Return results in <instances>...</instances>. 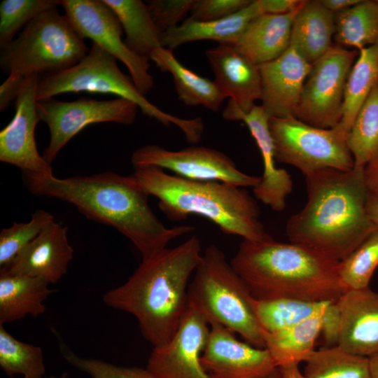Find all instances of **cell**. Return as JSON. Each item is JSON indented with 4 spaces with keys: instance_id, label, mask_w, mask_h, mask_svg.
I'll return each mask as SVG.
<instances>
[{
    "instance_id": "cell-1",
    "label": "cell",
    "mask_w": 378,
    "mask_h": 378,
    "mask_svg": "<svg viewBox=\"0 0 378 378\" xmlns=\"http://www.w3.org/2000/svg\"><path fill=\"white\" fill-rule=\"evenodd\" d=\"M29 192L74 205L88 219L116 229L148 259L173 239L195 230L192 225L165 227L151 209L149 195L134 176L105 172L91 176L57 178L22 174Z\"/></svg>"
},
{
    "instance_id": "cell-2",
    "label": "cell",
    "mask_w": 378,
    "mask_h": 378,
    "mask_svg": "<svg viewBox=\"0 0 378 378\" xmlns=\"http://www.w3.org/2000/svg\"><path fill=\"white\" fill-rule=\"evenodd\" d=\"M365 168L326 169L307 176V201L286 225L290 241L340 262L378 230L367 209Z\"/></svg>"
},
{
    "instance_id": "cell-3",
    "label": "cell",
    "mask_w": 378,
    "mask_h": 378,
    "mask_svg": "<svg viewBox=\"0 0 378 378\" xmlns=\"http://www.w3.org/2000/svg\"><path fill=\"white\" fill-rule=\"evenodd\" d=\"M202 255L200 240L192 235L177 246L142 260L125 283L104 295L103 301L133 315L153 347L166 344L186 312L188 281Z\"/></svg>"
},
{
    "instance_id": "cell-4",
    "label": "cell",
    "mask_w": 378,
    "mask_h": 378,
    "mask_svg": "<svg viewBox=\"0 0 378 378\" xmlns=\"http://www.w3.org/2000/svg\"><path fill=\"white\" fill-rule=\"evenodd\" d=\"M230 262L256 300L334 302L346 290L339 261L292 242L243 239Z\"/></svg>"
},
{
    "instance_id": "cell-5",
    "label": "cell",
    "mask_w": 378,
    "mask_h": 378,
    "mask_svg": "<svg viewBox=\"0 0 378 378\" xmlns=\"http://www.w3.org/2000/svg\"><path fill=\"white\" fill-rule=\"evenodd\" d=\"M132 174L171 220L190 215L206 218L227 234L262 241L272 239L260 220L256 200L244 188L220 181H192L154 166L134 167Z\"/></svg>"
},
{
    "instance_id": "cell-6",
    "label": "cell",
    "mask_w": 378,
    "mask_h": 378,
    "mask_svg": "<svg viewBox=\"0 0 378 378\" xmlns=\"http://www.w3.org/2000/svg\"><path fill=\"white\" fill-rule=\"evenodd\" d=\"M86 92L110 94L135 103L141 112L160 123L178 127L187 141L197 144L202 137L204 124L201 118L183 119L167 113L150 103L136 87L131 77L118 67L117 59L92 43L86 55L76 65L46 74L39 80L37 101L53 98L67 92Z\"/></svg>"
},
{
    "instance_id": "cell-7",
    "label": "cell",
    "mask_w": 378,
    "mask_h": 378,
    "mask_svg": "<svg viewBox=\"0 0 378 378\" xmlns=\"http://www.w3.org/2000/svg\"><path fill=\"white\" fill-rule=\"evenodd\" d=\"M254 298L226 260L211 244L202 253L188 288V301L207 318L239 334L249 344L265 348L264 330L257 319Z\"/></svg>"
},
{
    "instance_id": "cell-8",
    "label": "cell",
    "mask_w": 378,
    "mask_h": 378,
    "mask_svg": "<svg viewBox=\"0 0 378 378\" xmlns=\"http://www.w3.org/2000/svg\"><path fill=\"white\" fill-rule=\"evenodd\" d=\"M0 48L3 71L22 76L67 69L89 50L84 38L57 8L38 15L17 37Z\"/></svg>"
},
{
    "instance_id": "cell-9",
    "label": "cell",
    "mask_w": 378,
    "mask_h": 378,
    "mask_svg": "<svg viewBox=\"0 0 378 378\" xmlns=\"http://www.w3.org/2000/svg\"><path fill=\"white\" fill-rule=\"evenodd\" d=\"M270 129L276 160L298 168L305 176L326 169L349 171L354 167L346 136L335 128L316 127L289 117L270 118Z\"/></svg>"
},
{
    "instance_id": "cell-10",
    "label": "cell",
    "mask_w": 378,
    "mask_h": 378,
    "mask_svg": "<svg viewBox=\"0 0 378 378\" xmlns=\"http://www.w3.org/2000/svg\"><path fill=\"white\" fill-rule=\"evenodd\" d=\"M358 52L337 44L312 64L295 113L314 127L332 129L340 121L346 81Z\"/></svg>"
},
{
    "instance_id": "cell-11",
    "label": "cell",
    "mask_w": 378,
    "mask_h": 378,
    "mask_svg": "<svg viewBox=\"0 0 378 378\" xmlns=\"http://www.w3.org/2000/svg\"><path fill=\"white\" fill-rule=\"evenodd\" d=\"M138 108L133 102L120 97L110 100L80 97L72 102L54 98L37 101L38 118L47 124L50 134L49 144L43 155L44 159L51 164L62 148L89 125L99 122L132 125Z\"/></svg>"
},
{
    "instance_id": "cell-12",
    "label": "cell",
    "mask_w": 378,
    "mask_h": 378,
    "mask_svg": "<svg viewBox=\"0 0 378 378\" xmlns=\"http://www.w3.org/2000/svg\"><path fill=\"white\" fill-rule=\"evenodd\" d=\"M61 6L76 32L121 61L139 91L146 95L154 85L149 59L136 54L122 39V27L103 0H62Z\"/></svg>"
},
{
    "instance_id": "cell-13",
    "label": "cell",
    "mask_w": 378,
    "mask_h": 378,
    "mask_svg": "<svg viewBox=\"0 0 378 378\" xmlns=\"http://www.w3.org/2000/svg\"><path fill=\"white\" fill-rule=\"evenodd\" d=\"M131 162L134 168L154 166L189 180L220 181L241 188H253L260 179L240 171L232 160L221 151L204 146L171 150L148 144L133 152Z\"/></svg>"
},
{
    "instance_id": "cell-14",
    "label": "cell",
    "mask_w": 378,
    "mask_h": 378,
    "mask_svg": "<svg viewBox=\"0 0 378 378\" xmlns=\"http://www.w3.org/2000/svg\"><path fill=\"white\" fill-rule=\"evenodd\" d=\"M206 316L191 302L172 339L153 347L146 368L158 378H211L201 363L210 331Z\"/></svg>"
},
{
    "instance_id": "cell-15",
    "label": "cell",
    "mask_w": 378,
    "mask_h": 378,
    "mask_svg": "<svg viewBox=\"0 0 378 378\" xmlns=\"http://www.w3.org/2000/svg\"><path fill=\"white\" fill-rule=\"evenodd\" d=\"M38 76L24 77L15 101V113L0 132V161L18 167L22 174L52 175L51 164L37 148L35 129L40 121L36 111Z\"/></svg>"
},
{
    "instance_id": "cell-16",
    "label": "cell",
    "mask_w": 378,
    "mask_h": 378,
    "mask_svg": "<svg viewBox=\"0 0 378 378\" xmlns=\"http://www.w3.org/2000/svg\"><path fill=\"white\" fill-rule=\"evenodd\" d=\"M234 333L210 323L201 363L211 378H262L277 368L267 349L242 342Z\"/></svg>"
},
{
    "instance_id": "cell-17",
    "label": "cell",
    "mask_w": 378,
    "mask_h": 378,
    "mask_svg": "<svg viewBox=\"0 0 378 378\" xmlns=\"http://www.w3.org/2000/svg\"><path fill=\"white\" fill-rule=\"evenodd\" d=\"M311 67L291 47L276 59L258 65L261 105L270 118L295 117Z\"/></svg>"
},
{
    "instance_id": "cell-18",
    "label": "cell",
    "mask_w": 378,
    "mask_h": 378,
    "mask_svg": "<svg viewBox=\"0 0 378 378\" xmlns=\"http://www.w3.org/2000/svg\"><path fill=\"white\" fill-rule=\"evenodd\" d=\"M341 326L338 346L360 356L378 355V292L347 289L337 301Z\"/></svg>"
},
{
    "instance_id": "cell-19",
    "label": "cell",
    "mask_w": 378,
    "mask_h": 378,
    "mask_svg": "<svg viewBox=\"0 0 378 378\" xmlns=\"http://www.w3.org/2000/svg\"><path fill=\"white\" fill-rule=\"evenodd\" d=\"M67 230L66 227L52 222L0 271L57 283L66 273L73 259L74 248L69 242Z\"/></svg>"
},
{
    "instance_id": "cell-20",
    "label": "cell",
    "mask_w": 378,
    "mask_h": 378,
    "mask_svg": "<svg viewBox=\"0 0 378 378\" xmlns=\"http://www.w3.org/2000/svg\"><path fill=\"white\" fill-rule=\"evenodd\" d=\"M205 55L213 69L215 83L229 103L248 112L261 98V80L258 65L232 46L218 44Z\"/></svg>"
},
{
    "instance_id": "cell-21",
    "label": "cell",
    "mask_w": 378,
    "mask_h": 378,
    "mask_svg": "<svg viewBox=\"0 0 378 378\" xmlns=\"http://www.w3.org/2000/svg\"><path fill=\"white\" fill-rule=\"evenodd\" d=\"M300 7L285 14L255 18L231 46L257 65L276 59L290 47L293 22Z\"/></svg>"
},
{
    "instance_id": "cell-22",
    "label": "cell",
    "mask_w": 378,
    "mask_h": 378,
    "mask_svg": "<svg viewBox=\"0 0 378 378\" xmlns=\"http://www.w3.org/2000/svg\"><path fill=\"white\" fill-rule=\"evenodd\" d=\"M264 14L260 0H253L235 13L211 21H197L190 18L162 35V46L173 49L187 43L213 40L218 44L232 45L248 23Z\"/></svg>"
},
{
    "instance_id": "cell-23",
    "label": "cell",
    "mask_w": 378,
    "mask_h": 378,
    "mask_svg": "<svg viewBox=\"0 0 378 378\" xmlns=\"http://www.w3.org/2000/svg\"><path fill=\"white\" fill-rule=\"evenodd\" d=\"M335 34L334 13L320 0H304L293 22L290 47L312 64L334 45Z\"/></svg>"
},
{
    "instance_id": "cell-24",
    "label": "cell",
    "mask_w": 378,
    "mask_h": 378,
    "mask_svg": "<svg viewBox=\"0 0 378 378\" xmlns=\"http://www.w3.org/2000/svg\"><path fill=\"white\" fill-rule=\"evenodd\" d=\"M49 284L40 277L0 271V324L43 314L44 302L54 292Z\"/></svg>"
},
{
    "instance_id": "cell-25",
    "label": "cell",
    "mask_w": 378,
    "mask_h": 378,
    "mask_svg": "<svg viewBox=\"0 0 378 378\" xmlns=\"http://www.w3.org/2000/svg\"><path fill=\"white\" fill-rule=\"evenodd\" d=\"M156 66L173 78L178 99L187 106H203L218 111L226 98L215 81L204 78L182 64L172 50L161 47L150 56Z\"/></svg>"
},
{
    "instance_id": "cell-26",
    "label": "cell",
    "mask_w": 378,
    "mask_h": 378,
    "mask_svg": "<svg viewBox=\"0 0 378 378\" xmlns=\"http://www.w3.org/2000/svg\"><path fill=\"white\" fill-rule=\"evenodd\" d=\"M323 310L292 327L274 332H264L265 348L277 368L299 365L309 358L321 334Z\"/></svg>"
},
{
    "instance_id": "cell-27",
    "label": "cell",
    "mask_w": 378,
    "mask_h": 378,
    "mask_svg": "<svg viewBox=\"0 0 378 378\" xmlns=\"http://www.w3.org/2000/svg\"><path fill=\"white\" fill-rule=\"evenodd\" d=\"M113 11L124 29L127 46L136 54L150 59L162 46V32L155 23L148 4L140 0H103Z\"/></svg>"
},
{
    "instance_id": "cell-28",
    "label": "cell",
    "mask_w": 378,
    "mask_h": 378,
    "mask_svg": "<svg viewBox=\"0 0 378 378\" xmlns=\"http://www.w3.org/2000/svg\"><path fill=\"white\" fill-rule=\"evenodd\" d=\"M378 82V43L361 49L348 77L342 116L334 127L346 136L360 108Z\"/></svg>"
},
{
    "instance_id": "cell-29",
    "label": "cell",
    "mask_w": 378,
    "mask_h": 378,
    "mask_svg": "<svg viewBox=\"0 0 378 378\" xmlns=\"http://www.w3.org/2000/svg\"><path fill=\"white\" fill-rule=\"evenodd\" d=\"M334 15L337 45L359 51L378 43V1L360 0Z\"/></svg>"
},
{
    "instance_id": "cell-30",
    "label": "cell",
    "mask_w": 378,
    "mask_h": 378,
    "mask_svg": "<svg viewBox=\"0 0 378 378\" xmlns=\"http://www.w3.org/2000/svg\"><path fill=\"white\" fill-rule=\"evenodd\" d=\"M253 139L263 161V174L259 183L253 188L256 199L274 211L286 208V198L293 190V181L286 170L276 166L275 150L270 130L256 134Z\"/></svg>"
},
{
    "instance_id": "cell-31",
    "label": "cell",
    "mask_w": 378,
    "mask_h": 378,
    "mask_svg": "<svg viewBox=\"0 0 378 378\" xmlns=\"http://www.w3.org/2000/svg\"><path fill=\"white\" fill-rule=\"evenodd\" d=\"M328 303L330 302H313L290 298H254L253 307L264 332H274L311 318L323 311Z\"/></svg>"
},
{
    "instance_id": "cell-32",
    "label": "cell",
    "mask_w": 378,
    "mask_h": 378,
    "mask_svg": "<svg viewBox=\"0 0 378 378\" xmlns=\"http://www.w3.org/2000/svg\"><path fill=\"white\" fill-rule=\"evenodd\" d=\"M305 378H372L369 358L338 346L315 350L305 361Z\"/></svg>"
},
{
    "instance_id": "cell-33",
    "label": "cell",
    "mask_w": 378,
    "mask_h": 378,
    "mask_svg": "<svg viewBox=\"0 0 378 378\" xmlns=\"http://www.w3.org/2000/svg\"><path fill=\"white\" fill-rule=\"evenodd\" d=\"M346 141L354 166L365 167L378 160V82L358 113Z\"/></svg>"
},
{
    "instance_id": "cell-34",
    "label": "cell",
    "mask_w": 378,
    "mask_h": 378,
    "mask_svg": "<svg viewBox=\"0 0 378 378\" xmlns=\"http://www.w3.org/2000/svg\"><path fill=\"white\" fill-rule=\"evenodd\" d=\"M0 367L10 377L43 378L46 373L41 347L16 340L0 324Z\"/></svg>"
},
{
    "instance_id": "cell-35",
    "label": "cell",
    "mask_w": 378,
    "mask_h": 378,
    "mask_svg": "<svg viewBox=\"0 0 378 378\" xmlns=\"http://www.w3.org/2000/svg\"><path fill=\"white\" fill-rule=\"evenodd\" d=\"M377 267L378 230L340 262L339 277L346 290L368 288Z\"/></svg>"
},
{
    "instance_id": "cell-36",
    "label": "cell",
    "mask_w": 378,
    "mask_h": 378,
    "mask_svg": "<svg viewBox=\"0 0 378 378\" xmlns=\"http://www.w3.org/2000/svg\"><path fill=\"white\" fill-rule=\"evenodd\" d=\"M55 221L48 211L38 209L34 211L29 221L14 222L0 232V267L3 268L31 243L47 226Z\"/></svg>"
},
{
    "instance_id": "cell-37",
    "label": "cell",
    "mask_w": 378,
    "mask_h": 378,
    "mask_svg": "<svg viewBox=\"0 0 378 378\" xmlns=\"http://www.w3.org/2000/svg\"><path fill=\"white\" fill-rule=\"evenodd\" d=\"M59 5V0H3L0 4V47L13 41L18 31L38 15Z\"/></svg>"
},
{
    "instance_id": "cell-38",
    "label": "cell",
    "mask_w": 378,
    "mask_h": 378,
    "mask_svg": "<svg viewBox=\"0 0 378 378\" xmlns=\"http://www.w3.org/2000/svg\"><path fill=\"white\" fill-rule=\"evenodd\" d=\"M64 358L91 378H158L147 368L122 367L99 359L79 356L59 340Z\"/></svg>"
},
{
    "instance_id": "cell-39",
    "label": "cell",
    "mask_w": 378,
    "mask_h": 378,
    "mask_svg": "<svg viewBox=\"0 0 378 378\" xmlns=\"http://www.w3.org/2000/svg\"><path fill=\"white\" fill-rule=\"evenodd\" d=\"M195 0H152L148 6L151 16L163 33L177 26L188 12H190Z\"/></svg>"
},
{
    "instance_id": "cell-40",
    "label": "cell",
    "mask_w": 378,
    "mask_h": 378,
    "mask_svg": "<svg viewBox=\"0 0 378 378\" xmlns=\"http://www.w3.org/2000/svg\"><path fill=\"white\" fill-rule=\"evenodd\" d=\"M251 0H195L190 18L211 21L231 15L246 6Z\"/></svg>"
},
{
    "instance_id": "cell-41",
    "label": "cell",
    "mask_w": 378,
    "mask_h": 378,
    "mask_svg": "<svg viewBox=\"0 0 378 378\" xmlns=\"http://www.w3.org/2000/svg\"><path fill=\"white\" fill-rule=\"evenodd\" d=\"M341 326V315L337 302H330L321 317V334L326 347L338 345Z\"/></svg>"
},
{
    "instance_id": "cell-42",
    "label": "cell",
    "mask_w": 378,
    "mask_h": 378,
    "mask_svg": "<svg viewBox=\"0 0 378 378\" xmlns=\"http://www.w3.org/2000/svg\"><path fill=\"white\" fill-rule=\"evenodd\" d=\"M25 76L10 73L0 86V111H5L15 102Z\"/></svg>"
},
{
    "instance_id": "cell-43",
    "label": "cell",
    "mask_w": 378,
    "mask_h": 378,
    "mask_svg": "<svg viewBox=\"0 0 378 378\" xmlns=\"http://www.w3.org/2000/svg\"><path fill=\"white\" fill-rule=\"evenodd\" d=\"M264 14H285L300 7L304 0H260Z\"/></svg>"
},
{
    "instance_id": "cell-44",
    "label": "cell",
    "mask_w": 378,
    "mask_h": 378,
    "mask_svg": "<svg viewBox=\"0 0 378 378\" xmlns=\"http://www.w3.org/2000/svg\"><path fill=\"white\" fill-rule=\"evenodd\" d=\"M365 174L370 197L378 200V160L365 167Z\"/></svg>"
},
{
    "instance_id": "cell-45",
    "label": "cell",
    "mask_w": 378,
    "mask_h": 378,
    "mask_svg": "<svg viewBox=\"0 0 378 378\" xmlns=\"http://www.w3.org/2000/svg\"><path fill=\"white\" fill-rule=\"evenodd\" d=\"M360 1V0H320V2L326 8L335 14L354 6Z\"/></svg>"
},
{
    "instance_id": "cell-46",
    "label": "cell",
    "mask_w": 378,
    "mask_h": 378,
    "mask_svg": "<svg viewBox=\"0 0 378 378\" xmlns=\"http://www.w3.org/2000/svg\"><path fill=\"white\" fill-rule=\"evenodd\" d=\"M281 378H305L299 370L298 365L279 368Z\"/></svg>"
},
{
    "instance_id": "cell-47",
    "label": "cell",
    "mask_w": 378,
    "mask_h": 378,
    "mask_svg": "<svg viewBox=\"0 0 378 378\" xmlns=\"http://www.w3.org/2000/svg\"><path fill=\"white\" fill-rule=\"evenodd\" d=\"M367 209L370 218L378 225V200L369 197Z\"/></svg>"
},
{
    "instance_id": "cell-48",
    "label": "cell",
    "mask_w": 378,
    "mask_h": 378,
    "mask_svg": "<svg viewBox=\"0 0 378 378\" xmlns=\"http://www.w3.org/2000/svg\"><path fill=\"white\" fill-rule=\"evenodd\" d=\"M372 378H378V355L369 358Z\"/></svg>"
},
{
    "instance_id": "cell-49",
    "label": "cell",
    "mask_w": 378,
    "mask_h": 378,
    "mask_svg": "<svg viewBox=\"0 0 378 378\" xmlns=\"http://www.w3.org/2000/svg\"><path fill=\"white\" fill-rule=\"evenodd\" d=\"M262 378H281L280 371L279 368H276L272 372Z\"/></svg>"
},
{
    "instance_id": "cell-50",
    "label": "cell",
    "mask_w": 378,
    "mask_h": 378,
    "mask_svg": "<svg viewBox=\"0 0 378 378\" xmlns=\"http://www.w3.org/2000/svg\"><path fill=\"white\" fill-rule=\"evenodd\" d=\"M48 378H69V376L66 372H64L59 377L50 376Z\"/></svg>"
},
{
    "instance_id": "cell-51",
    "label": "cell",
    "mask_w": 378,
    "mask_h": 378,
    "mask_svg": "<svg viewBox=\"0 0 378 378\" xmlns=\"http://www.w3.org/2000/svg\"><path fill=\"white\" fill-rule=\"evenodd\" d=\"M10 378H15V377H10Z\"/></svg>"
}]
</instances>
